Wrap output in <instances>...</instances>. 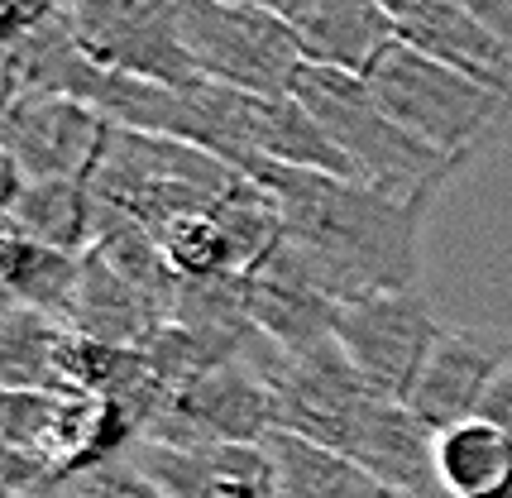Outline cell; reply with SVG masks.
Masks as SVG:
<instances>
[{"label": "cell", "instance_id": "cell-13", "mask_svg": "<svg viewBox=\"0 0 512 498\" xmlns=\"http://www.w3.org/2000/svg\"><path fill=\"white\" fill-rule=\"evenodd\" d=\"M292 29L307 68L345 77H369L398 48V15L379 0H312Z\"/></svg>", "mask_w": 512, "mask_h": 498}, {"label": "cell", "instance_id": "cell-5", "mask_svg": "<svg viewBox=\"0 0 512 498\" xmlns=\"http://www.w3.org/2000/svg\"><path fill=\"white\" fill-rule=\"evenodd\" d=\"M240 360L254 364L273 393V431H288V436H302L312 446L355 460L364 427L383 398L369 393V384L355 374V364L345 360V350L335 340L292 355L254 331Z\"/></svg>", "mask_w": 512, "mask_h": 498}, {"label": "cell", "instance_id": "cell-2", "mask_svg": "<svg viewBox=\"0 0 512 498\" xmlns=\"http://www.w3.org/2000/svg\"><path fill=\"white\" fill-rule=\"evenodd\" d=\"M292 96L326 130V139L340 149V159L350 163V178L393 197V202H431L436 187L460 173L431 144L407 135L379 106V96L369 91L364 77L302 68L292 82Z\"/></svg>", "mask_w": 512, "mask_h": 498}, {"label": "cell", "instance_id": "cell-21", "mask_svg": "<svg viewBox=\"0 0 512 498\" xmlns=\"http://www.w3.org/2000/svg\"><path fill=\"white\" fill-rule=\"evenodd\" d=\"M264 451L278 475V498H359L374 479L355 460L312 446L302 436H288V431H268Z\"/></svg>", "mask_w": 512, "mask_h": 498}, {"label": "cell", "instance_id": "cell-9", "mask_svg": "<svg viewBox=\"0 0 512 498\" xmlns=\"http://www.w3.org/2000/svg\"><path fill=\"white\" fill-rule=\"evenodd\" d=\"M106 135H111L106 115L72 96H53V91L10 96L5 120H0L5 159L24 178H91L106 149Z\"/></svg>", "mask_w": 512, "mask_h": 498}, {"label": "cell", "instance_id": "cell-3", "mask_svg": "<svg viewBox=\"0 0 512 498\" xmlns=\"http://www.w3.org/2000/svg\"><path fill=\"white\" fill-rule=\"evenodd\" d=\"M379 106L398 120L407 135L431 144L441 159L465 168L474 154L503 139L512 125V96L493 87H479L460 72L422 58L417 48L398 44L379 68L364 77Z\"/></svg>", "mask_w": 512, "mask_h": 498}, {"label": "cell", "instance_id": "cell-17", "mask_svg": "<svg viewBox=\"0 0 512 498\" xmlns=\"http://www.w3.org/2000/svg\"><path fill=\"white\" fill-rule=\"evenodd\" d=\"M355 465L383 479L402 494H441L436 484V431L426 427L407 403H379L364 441L355 451Z\"/></svg>", "mask_w": 512, "mask_h": 498}, {"label": "cell", "instance_id": "cell-1", "mask_svg": "<svg viewBox=\"0 0 512 498\" xmlns=\"http://www.w3.org/2000/svg\"><path fill=\"white\" fill-rule=\"evenodd\" d=\"M235 173L259 182L283 216L273 254L335 307L412 293L422 283V221L431 202H393L355 178L288 163H245Z\"/></svg>", "mask_w": 512, "mask_h": 498}, {"label": "cell", "instance_id": "cell-16", "mask_svg": "<svg viewBox=\"0 0 512 498\" xmlns=\"http://www.w3.org/2000/svg\"><path fill=\"white\" fill-rule=\"evenodd\" d=\"M106 202L91 178H24L20 192L5 197V230H20L39 245L87 254L101 230Z\"/></svg>", "mask_w": 512, "mask_h": 498}, {"label": "cell", "instance_id": "cell-8", "mask_svg": "<svg viewBox=\"0 0 512 498\" xmlns=\"http://www.w3.org/2000/svg\"><path fill=\"white\" fill-rule=\"evenodd\" d=\"M67 20L96 68L163 87L197 82L182 44L178 0H72Z\"/></svg>", "mask_w": 512, "mask_h": 498}, {"label": "cell", "instance_id": "cell-4", "mask_svg": "<svg viewBox=\"0 0 512 498\" xmlns=\"http://www.w3.org/2000/svg\"><path fill=\"white\" fill-rule=\"evenodd\" d=\"M235 182H240V173L197 144L144 135V130H120V125H111L96 173H91V187L101 202L134 216L149 230L168 226L178 216H192V211H216Z\"/></svg>", "mask_w": 512, "mask_h": 498}, {"label": "cell", "instance_id": "cell-6", "mask_svg": "<svg viewBox=\"0 0 512 498\" xmlns=\"http://www.w3.org/2000/svg\"><path fill=\"white\" fill-rule=\"evenodd\" d=\"M182 44L197 77L254 96H292L307 68L292 20L259 0H178Z\"/></svg>", "mask_w": 512, "mask_h": 498}, {"label": "cell", "instance_id": "cell-11", "mask_svg": "<svg viewBox=\"0 0 512 498\" xmlns=\"http://www.w3.org/2000/svg\"><path fill=\"white\" fill-rule=\"evenodd\" d=\"M130 460L139 475L168 498H278V475L264 446H158V441H134Z\"/></svg>", "mask_w": 512, "mask_h": 498}, {"label": "cell", "instance_id": "cell-23", "mask_svg": "<svg viewBox=\"0 0 512 498\" xmlns=\"http://www.w3.org/2000/svg\"><path fill=\"white\" fill-rule=\"evenodd\" d=\"M455 5L469 10L474 20H484L498 39H508L512 44V0H455Z\"/></svg>", "mask_w": 512, "mask_h": 498}, {"label": "cell", "instance_id": "cell-25", "mask_svg": "<svg viewBox=\"0 0 512 498\" xmlns=\"http://www.w3.org/2000/svg\"><path fill=\"white\" fill-rule=\"evenodd\" d=\"M259 5H268V10H273V15H283V20H297L312 0H259Z\"/></svg>", "mask_w": 512, "mask_h": 498}, {"label": "cell", "instance_id": "cell-26", "mask_svg": "<svg viewBox=\"0 0 512 498\" xmlns=\"http://www.w3.org/2000/svg\"><path fill=\"white\" fill-rule=\"evenodd\" d=\"M379 5H388V10H393V15H402V10H407V5H412V0H379Z\"/></svg>", "mask_w": 512, "mask_h": 498}, {"label": "cell", "instance_id": "cell-7", "mask_svg": "<svg viewBox=\"0 0 512 498\" xmlns=\"http://www.w3.org/2000/svg\"><path fill=\"white\" fill-rule=\"evenodd\" d=\"M441 331L446 326L436 321L422 288H412V293H383L340 307L335 345L345 350V360L355 364V374L369 384L374 398L407 403Z\"/></svg>", "mask_w": 512, "mask_h": 498}, {"label": "cell", "instance_id": "cell-18", "mask_svg": "<svg viewBox=\"0 0 512 498\" xmlns=\"http://www.w3.org/2000/svg\"><path fill=\"white\" fill-rule=\"evenodd\" d=\"M436 484L446 498H512V431L469 417L436 436Z\"/></svg>", "mask_w": 512, "mask_h": 498}, {"label": "cell", "instance_id": "cell-14", "mask_svg": "<svg viewBox=\"0 0 512 498\" xmlns=\"http://www.w3.org/2000/svg\"><path fill=\"white\" fill-rule=\"evenodd\" d=\"M245 302H249L254 331L268 336L273 345L292 350V355L335 340L340 307L326 293H316L302 273H292L273 249L264 254V264H254L245 273Z\"/></svg>", "mask_w": 512, "mask_h": 498}, {"label": "cell", "instance_id": "cell-19", "mask_svg": "<svg viewBox=\"0 0 512 498\" xmlns=\"http://www.w3.org/2000/svg\"><path fill=\"white\" fill-rule=\"evenodd\" d=\"M0 278H5V297L15 307H29L39 317L63 321L72 317V302L82 288V264L87 254H67V249L39 245L20 230H5L0 235Z\"/></svg>", "mask_w": 512, "mask_h": 498}, {"label": "cell", "instance_id": "cell-24", "mask_svg": "<svg viewBox=\"0 0 512 498\" xmlns=\"http://www.w3.org/2000/svg\"><path fill=\"white\" fill-rule=\"evenodd\" d=\"M484 417L512 431V360L503 364V374H498V384H493L489 403H484Z\"/></svg>", "mask_w": 512, "mask_h": 498}, {"label": "cell", "instance_id": "cell-12", "mask_svg": "<svg viewBox=\"0 0 512 498\" xmlns=\"http://www.w3.org/2000/svg\"><path fill=\"white\" fill-rule=\"evenodd\" d=\"M398 44L422 58L460 72L479 87L512 96V44L498 39L484 20H474L455 0H412L398 15Z\"/></svg>", "mask_w": 512, "mask_h": 498}, {"label": "cell", "instance_id": "cell-22", "mask_svg": "<svg viewBox=\"0 0 512 498\" xmlns=\"http://www.w3.org/2000/svg\"><path fill=\"white\" fill-rule=\"evenodd\" d=\"M154 240H158L163 264L173 269V278H221V273H240L235 269L230 235H225V226L216 221V211L178 216V221L158 226Z\"/></svg>", "mask_w": 512, "mask_h": 498}, {"label": "cell", "instance_id": "cell-27", "mask_svg": "<svg viewBox=\"0 0 512 498\" xmlns=\"http://www.w3.org/2000/svg\"><path fill=\"white\" fill-rule=\"evenodd\" d=\"M402 498H446V494H402Z\"/></svg>", "mask_w": 512, "mask_h": 498}, {"label": "cell", "instance_id": "cell-20", "mask_svg": "<svg viewBox=\"0 0 512 498\" xmlns=\"http://www.w3.org/2000/svg\"><path fill=\"white\" fill-rule=\"evenodd\" d=\"M77 331L53 317H39L29 307H5L0 331V374L5 393H72L67 388V355Z\"/></svg>", "mask_w": 512, "mask_h": 498}, {"label": "cell", "instance_id": "cell-10", "mask_svg": "<svg viewBox=\"0 0 512 498\" xmlns=\"http://www.w3.org/2000/svg\"><path fill=\"white\" fill-rule=\"evenodd\" d=\"M512 360V331L508 326H446L422 379L412 388L407 408L422 417L426 427L441 431L469 417H484L493 384Z\"/></svg>", "mask_w": 512, "mask_h": 498}, {"label": "cell", "instance_id": "cell-15", "mask_svg": "<svg viewBox=\"0 0 512 498\" xmlns=\"http://www.w3.org/2000/svg\"><path fill=\"white\" fill-rule=\"evenodd\" d=\"M67 326H72L77 336L96 340V345L144 350V345L168 326V312H163L144 288H134L130 278H120L101 254H87L82 288H77V302H72Z\"/></svg>", "mask_w": 512, "mask_h": 498}]
</instances>
